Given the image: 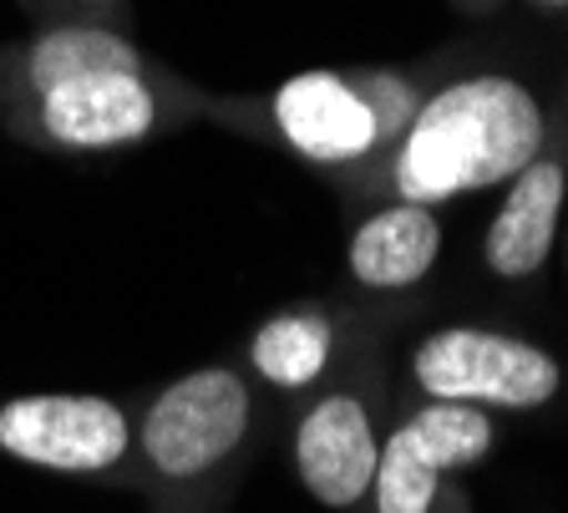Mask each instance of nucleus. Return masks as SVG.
<instances>
[{
    "mask_svg": "<svg viewBox=\"0 0 568 513\" xmlns=\"http://www.w3.org/2000/svg\"><path fill=\"white\" fill-rule=\"evenodd\" d=\"M544 148V108L513 77H462L412 118L396 153L402 203H442L508 183Z\"/></svg>",
    "mask_w": 568,
    "mask_h": 513,
    "instance_id": "obj_1",
    "label": "nucleus"
},
{
    "mask_svg": "<svg viewBox=\"0 0 568 513\" xmlns=\"http://www.w3.org/2000/svg\"><path fill=\"white\" fill-rule=\"evenodd\" d=\"M412 376L432 402L462 406H508L528 412L558 396L564 371L544 346L523 335L477 331V325H452V331L426 335L412 356Z\"/></svg>",
    "mask_w": 568,
    "mask_h": 513,
    "instance_id": "obj_2",
    "label": "nucleus"
},
{
    "mask_svg": "<svg viewBox=\"0 0 568 513\" xmlns=\"http://www.w3.org/2000/svg\"><path fill=\"white\" fill-rule=\"evenodd\" d=\"M248 432V386L229 366L189 371L142 418V447L163 477H199Z\"/></svg>",
    "mask_w": 568,
    "mask_h": 513,
    "instance_id": "obj_3",
    "label": "nucleus"
},
{
    "mask_svg": "<svg viewBox=\"0 0 568 513\" xmlns=\"http://www.w3.org/2000/svg\"><path fill=\"white\" fill-rule=\"evenodd\" d=\"M493 418L483 406L432 402L386 437L376 457V513H432L437 477L477 467L493 453Z\"/></svg>",
    "mask_w": 568,
    "mask_h": 513,
    "instance_id": "obj_4",
    "label": "nucleus"
},
{
    "mask_svg": "<svg viewBox=\"0 0 568 513\" xmlns=\"http://www.w3.org/2000/svg\"><path fill=\"white\" fill-rule=\"evenodd\" d=\"M0 447L51 473H102L128 453V418L102 396H16L0 406Z\"/></svg>",
    "mask_w": 568,
    "mask_h": 513,
    "instance_id": "obj_5",
    "label": "nucleus"
},
{
    "mask_svg": "<svg viewBox=\"0 0 568 513\" xmlns=\"http://www.w3.org/2000/svg\"><path fill=\"white\" fill-rule=\"evenodd\" d=\"M376 457H381L376 428H371V412L355 396L345 392L325 396L300 422L295 437L300 477L331 509H351V503L366 499L371 483H376Z\"/></svg>",
    "mask_w": 568,
    "mask_h": 513,
    "instance_id": "obj_6",
    "label": "nucleus"
},
{
    "mask_svg": "<svg viewBox=\"0 0 568 513\" xmlns=\"http://www.w3.org/2000/svg\"><path fill=\"white\" fill-rule=\"evenodd\" d=\"M158 102L138 72H87L41 92V122L67 148H122L148 138Z\"/></svg>",
    "mask_w": 568,
    "mask_h": 513,
    "instance_id": "obj_7",
    "label": "nucleus"
},
{
    "mask_svg": "<svg viewBox=\"0 0 568 513\" xmlns=\"http://www.w3.org/2000/svg\"><path fill=\"white\" fill-rule=\"evenodd\" d=\"M274 122L315 163H351L371 153L381 138V118L371 112V102L335 72L290 77L274 92Z\"/></svg>",
    "mask_w": 568,
    "mask_h": 513,
    "instance_id": "obj_8",
    "label": "nucleus"
},
{
    "mask_svg": "<svg viewBox=\"0 0 568 513\" xmlns=\"http://www.w3.org/2000/svg\"><path fill=\"white\" fill-rule=\"evenodd\" d=\"M564 163L554 158H532L523 173L508 179L503 209H497L493 229H487V270L503 280H528L544 270L548 250L558 239V214H564Z\"/></svg>",
    "mask_w": 568,
    "mask_h": 513,
    "instance_id": "obj_9",
    "label": "nucleus"
},
{
    "mask_svg": "<svg viewBox=\"0 0 568 513\" xmlns=\"http://www.w3.org/2000/svg\"><path fill=\"white\" fill-rule=\"evenodd\" d=\"M442 254V224L426 203L381 209L351 239V275L371 290H406L426 280Z\"/></svg>",
    "mask_w": 568,
    "mask_h": 513,
    "instance_id": "obj_10",
    "label": "nucleus"
},
{
    "mask_svg": "<svg viewBox=\"0 0 568 513\" xmlns=\"http://www.w3.org/2000/svg\"><path fill=\"white\" fill-rule=\"evenodd\" d=\"M31 87L47 92L57 82H71V77H87V72H138L142 77V61L138 51L128 47L122 37L112 31H97V26H67V31H51L31 47Z\"/></svg>",
    "mask_w": 568,
    "mask_h": 513,
    "instance_id": "obj_11",
    "label": "nucleus"
},
{
    "mask_svg": "<svg viewBox=\"0 0 568 513\" xmlns=\"http://www.w3.org/2000/svg\"><path fill=\"white\" fill-rule=\"evenodd\" d=\"M331 361V325L310 311L274 315L260 335H254V366L270 376L274 386H305L315 382Z\"/></svg>",
    "mask_w": 568,
    "mask_h": 513,
    "instance_id": "obj_12",
    "label": "nucleus"
}]
</instances>
